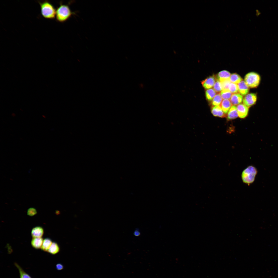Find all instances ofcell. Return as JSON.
Returning a JSON list of instances; mask_svg holds the SVG:
<instances>
[{
	"label": "cell",
	"mask_w": 278,
	"mask_h": 278,
	"mask_svg": "<svg viewBox=\"0 0 278 278\" xmlns=\"http://www.w3.org/2000/svg\"><path fill=\"white\" fill-rule=\"evenodd\" d=\"M74 14L68 5L61 3L56 9L55 18L58 22L63 23L68 20Z\"/></svg>",
	"instance_id": "cell-1"
},
{
	"label": "cell",
	"mask_w": 278,
	"mask_h": 278,
	"mask_svg": "<svg viewBox=\"0 0 278 278\" xmlns=\"http://www.w3.org/2000/svg\"><path fill=\"white\" fill-rule=\"evenodd\" d=\"M41 13L45 18L53 19L55 17L56 9L50 2L47 1L39 2Z\"/></svg>",
	"instance_id": "cell-2"
},
{
	"label": "cell",
	"mask_w": 278,
	"mask_h": 278,
	"mask_svg": "<svg viewBox=\"0 0 278 278\" xmlns=\"http://www.w3.org/2000/svg\"><path fill=\"white\" fill-rule=\"evenodd\" d=\"M257 173V169L253 166L247 167L242 171L241 178L243 182L249 185L255 181Z\"/></svg>",
	"instance_id": "cell-3"
},
{
	"label": "cell",
	"mask_w": 278,
	"mask_h": 278,
	"mask_svg": "<svg viewBox=\"0 0 278 278\" xmlns=\"http://www.w3.org/2000/svg\"><path fill=\"white\" fill-rule=\"evenodd\" d=\"M261 78L257 73L251 72L248 73L245 76L244 81L248 86L251 88H255L259 85Z\"/></svg>",
	"instance_id": "cell-4"
},
{
	"label": "cell",
	"mask_w": 278,
	"mask_h": 278,
	"mask_svg": "<svg viewBox=\"0 0 278 278\" xmlns=\"http://www.w3.org/2000/svg\"><path fill=\"white\" fill-rule=\"evenodd\" d=\"M257 99V96L255 93H250L246 95L243 100V104L248 107L255 105Z\"/></svg>",
	"instance_id": "cell-5"
},
{
	"label": "cell",
	"mask_w": 278,
	"mask_h": 278,
	"mask_svg": "<svg viewBox=\"0 0 278 278\" xmlns=\"http://www.w3.org/2000/svg\"><path fill=\"white\" fill-rule=\"evenodd\" d=\"M216 80L215 76L213 75L202 81L201 83L205 89H211L214 86Z\"/></svg>",
	"instance_id": "cell-6"
},
{
	"label": "cell",
	"mask_w": 278,
	"mask_h": 278,
	"mask_svg": "<svg viewBox=\"0 0 278 278\" xmlns=\"http://www.w3.org/2000/svg\"><path fill=\"white\" fill-rule=\"evenodd\" d=\"M239 117L241 118H244L247 116L249 108L243 104L240 103L237 106Z\"/></svg>",
	"instance_id": "cell-7"
},
{
	"label": "cell",
	"mask_w": 278,
	"mask_h": 278,
	"mask_svg": "<svg viewBox=\"0 0 278 278\" xmlns=\"http://www.w3.org/2000/svg\"><path fill=\"white\" fill-rule=\"evenodd\" d=\"M211 111L212 114L214 116L223 118L226 116L221 106H212Z\"/></svg>",
	"instance_id": "cell-8"
},
{
	"label": "cell",
	"mask_w": 278,
	"mask_h": 278,
	"mask_svg": "<svg viewBox=\"0 0 278 278\" xmlns=\"http://www.w3.org/2000/svg\"><path fill=\"white\" fill-rule=\"evenodd\" d=\"M238 92L240 94L244 96L248 94L249 90V87L244 81L242 80L238 84Z\"/></svg>",
	"instance_id": "cell-9"
},
{
	"label": "cell",
	"mask_w": 278,
	"mask_h": 278,
	"mask_svg": "<svg viewBox=\"0 0 278 278\" xmlns=\"http://www.w3.org/2000/svg\"><path fill=\"white\" fill-rule=\"evenodd\" d=\"M242 95L238 93L233 94L230 98V101L232 105H238L242 102L243 100Z\"/></svg>",
	"instance_id": "cell-10"
},
{
	"label": "cell",
	"mask_w": 278,
	"mask_h": 278,
	"mask_svg": "<svg viewBox=\"0 0 278 278\" xmlns=\"http://www.w3.org/2000/svg\"><path fill=\"white\" fill-rule=\"evenodd\" d=\"M231 75V74L229 71L223 70L219 72L215 76L217 80L221 82L230 79Z\"/></svg>",
	"instance_id": "cell-11"
},
{
	"label": "cell",
	"mask_w": 278,
	"mask_h": 278,
	"mask_svg": "<svg viewBox=\"0 0 278 278\" xmlns=\"http://www.w3.org/2000/svg\"><path fill=\"white\" fill-rule=\"evenodd\" d=\"M227 119L230 120L234 119L238 117V114L237 107L235 106H232L226 116Z\"/></svg>",
	"instance_id": "cell-12"
},
{
	"label": "cell",
	"mask_w": 278,
	"mask_h": 278,
	"mask_svg": "<svg viewBox=\"0 0 278 278\" xmlns=\"http://www.w3.org/2000/svg\"><path fill=\"white\" fill-rule=\"evenodd\" d=\"M44 233L43 228L40 226L33 228L32 230L31 234L33 238H41Z\"/></svg>",
	"instance_id": "cell-13"
},
{
	"label": "cell",
	"mask_w": 278,
	"mask_h": 278,
	"mask_svg": "<svg viewBox=\"0 0 278 278\" xmlns=\"http://www.w3.org/2000/svg\"><path fill=\"white\" fill-rule=\"evenodd\" d=\"M232 105L229 100L224 99L222 101L220 106L226 115L232 107Z\"/></svg>",
	"instance_id": "cell-14"
},
{
	"label": "cell",
	"mask_w": 278,
	"mask_h": 278,
	"mask_svg": "<svg viewBox=\"0 0 278 278\" xmlns=\"http://www.w3.org/2000/svg\"><path fill=\"white\" fill-rule=\"evenodd\" d=\"M43 239L42 238H33L31 242L32 247L34 248L38 249L40 248L43 241Z\"/></svg>",
	"instance_id": "cell-15"
},
{
	"label": "cell",
	"mask_w": 278,
	"mask_h": 278,
	"mask_svg": "<svg viewBox=\"0 0 278 278\" xmlns=\"http://www.w3.org/2000/svg\"><path fill=\"white\" fill-rule=\"evenodd\" d=\"M59 250V247L57 243L53 242H52L47 252L51 254L55 255L58 253Z\"/></svg>",
	"instance_id": "cell-16"
},
{
	"label": "cell",
	"mask_w": 278,
	"mask_h": 278,
	"mask_svg": "<svg viewBox=\"0 0 278 278\" xmlns=\"http://www.w3.org/2000/svg\"><path fill=\"white\" fill-rule=\"evenodd\" d=\"M216 93V91L213 89L211 88L207 89L205 92L206 100L209 101H211Z\"/></svg>",
	"instance_id": "cell-17"
},
{
	"label": "cell",
	"mask_w": 278,
	"mask_h": 278,
	"mask_svg": "<svg viewBox=\"0 0 278 278\" xmlns=\"http://www.w3.org/2000/svg\"><path fill=\"white\" fill-rule=\"evenodd\" d=\"M52 243L51 239L49 238H46L44 240L41 249L45 251H48Z\"/></svg>",
	"instance_id": "cell-18"
},
{
	"label": "cell",
	"mask_w": 278,
	"mask_h": 278,
	"mask_svg": "<svg viewBox=\"0 0 278 278\" xmlns=\"http://www.w3.org/2000/svg\"><path fill=\"white\" fill-rule=\"evenodd\" d=\"M222 101V98L220 93L216 94L211 101L212 106H219Z\"/></svg>",
	"instance_id": "cell-19"
},
{
	"label": "cell",
	"mask_w": 278,
	"mask_h": 278,
	"mask_svg": "<svg viewBox=\"0 0 278 278\" xmlns=\"http://www.w3.org/2000/svg\"><path fill=\"white\" fill-rule=\"evenodd\" d=\"M230 80L232 83L237 84L239 83L242 80V79L239 75L235 73L231 75Z\"/></svg>",
	"instance_id": "cell-20"
},
{
	"label": "cell",
	"mask_w": 278,
	"mask_h": 278,
	"mask_svg": "<svg viewBox=\"0 0 278 278\" xmlns=\"http://www.w3.org/2000/svg\"><path fill=\"white\" fill-rule=\"evenodd\" d=\"M14 265L18 270L20 278H32L18 263H15Z\"/></svg>",
	"instance_id": "cell-21"
},
{
	"label": "cell",
	"mask_w": 278,
	"mask_h": 278,
	"mask_svg": "<svg viewBox=\"0 0 278 278\" xmlns=\"http://www.w3.org/2000/svg\"><path fill=\"white\" fill-rule=\"evenodd\" d=\"M220 94L222 98L224 99H230L232 95V93L228 89H223Z\"/></svg>",
	"instance_id": "cell-22"
},
{
	"label": "cell",
	"mask_w": 278,
	"mask_h": 278,
	"mask_svg": "<svg viewBox=\"0 0 278 278\" xmlns=\"http://www.w3.org/2000/svg\"><path fill=\"white\" fill-rule=\"evenodd\" d=\"M228 89L232 93H238V85L237 84L230 83L229 85Z\"/></svg>",
	"instance_id": "cell-23"
},
{
	"label": "cell",
	"mask_w": 278,
	"mask_h": 278,
	"mask_svg": "<svg viewBox=\"0 0 278 278\" xmlns=\"http://www.w3.org/2000/svg\"><path fill=\"white\" fill-rule=\"evenodd\" d=\"M213 89L217 92H221L223 89L221 82L216 80L213 86Z\"/></svg>",
	"instance_id": "cell-24"
},
{
	"label": "cell",
	"mask_w": 278,
	"mask_h": 278,
	"mask_svg": "<svg viewBox=\"0 0 278 278\" xmlns=\"http://www.w3.org/2000/svg\"><path fill=\"white\" fill-rule=\"evenodd\" d=\"M37 213L36 209L33 207L29 208L27 211V214L30 216H33L36 214Z\"/></svg>",
	"instance_id": "cell-25"
},
{
	"label": "cell",
	"mask_w": 278,
	"mask_h": 278,
	"mask_svg": "<svg viewBox=\"0 0 278 278\" xmlns=\"http://www.w3.org/2000/svg\"><path fill=\"white\" fill-rule=\"evenodd\" d=\"M223 89H228V86L231 83L230 79L225 80L221 82Z\"/></svg>",
	"instance_id": "cell-26"
},
{
	"label": "cell",
	"mask_w": 278,
	"mask_h": 278,
	"mask_svg": "<svg viewBox=\"0 0 278 278\" xmlns=\"http://www.w3.org/2000/svg\"><path fill=\"white\" fill-rule=\"evenodd\" d=\"M141 234L140 232L138 229H136L134 232V235L136 237L139 236Z\"/></svg>",
	"instance_id": "cell-27"
},
{
	"label": "cell",
	"mask_w": 278,
	"mask_h": 278,
	"mask_svg": "<svg viewBox=\"0 0 278 278\" xmlns=\"http://www.w3.org/2000/svg\"><path fill=\"white\" fill-rule=\"evenodd\" d=\"M56 267L57 270H60L63 269V266L62 264H58L56 265Z\"/></svg>",
	"instance_id": "cell-28"
}]
</instances>
